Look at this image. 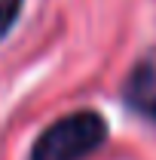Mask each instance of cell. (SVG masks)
Returning a JSON list of instances; mask_svg holds the SVG:
<instances>
[{"instance_id": "6da1fadb", "label": "cell", "mask_w": 156, "mask_h": 160, "mask_svg": "<svg viewBox=\"0 0 156 160\" xmlns=\"http://www.w3.org/2000/svg\"><path fill=\"white\" fill-rule=\"evenodd\" d=\"M107 142V120L98 111H74L40 132L31 160H86Z\"/></svg>"}, {"instance_id": "7a4b0ae2", "label": "cell", "mask_w": 156, "mask_h": 160, "mask_svg": "<svg viewBox=\"0 0 156 160\" xmlns=\"http://www.w3.org/2000/svg\"><path fill=\"white\" fill-rule=\"evenodd\" d=\"M122 102L138 117L156 123V49L144 52L122 83Z\"/></svg>"}, {"instance_id": "3957f363", "label": "cell", "mask_w": 156, "mask_h": 160, "mask_svg": "<svg viewBox=\"0 0 156 160\" xmlns=\"http://www.w3.org/2000/svg\"><path fill=\"white\" fill-rule=\"evenodd\" d=\"M21 3L25 0H0V40L12 31V25L19 22V12H21Z\"/></svg>"}]
</instances>
